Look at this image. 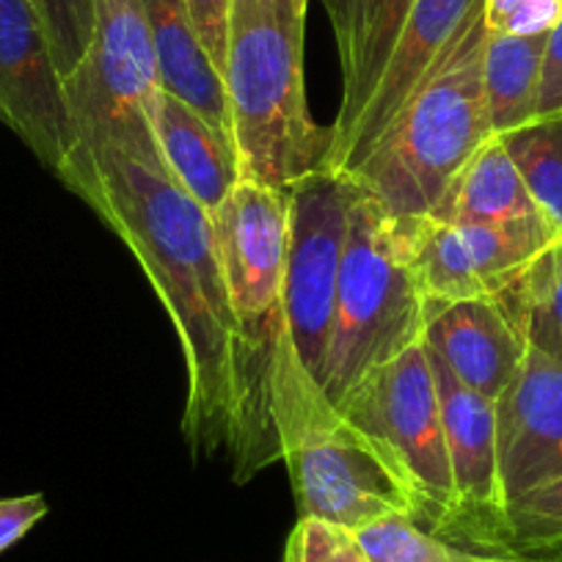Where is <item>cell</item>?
<instances>
[{"instance_id": "7c38bea8", "label": "cell", "mask_w": 562, "mask_h": 562, "mask_svg": "<svg viewBox=\"0 0 562 562\" xmlns=\"http://www.w3.org/2000/svg\"><path fill=\"white\" fill-rule=\"evenodd\" d=\"M480 3L483 0H416L359 122L323 169L350 175L375 149L416 91L439 72Z\"/></svg>"}, {"instance_id": "f1b7e54d", "label": "cell", "mask_w": 562, "mask_h": 562, "mask_svg": "<svg viewBox=\"0 0 562 562\" xmlns=\"http://www.w3.org/2000/svg\"><path fill=\"white\" fill-rule=\"evenodd\" d=\"M188 14L193 20L204 53L210 56L213 67L224 69L226 58V34H229V7L232 0H186Z\"/></svg>"}, {"instance_id": "5bb4252c", "label": "cell", "mask_w": 562, "mask_h": 562, "mask_svg": "<svg viewBox=\"0 0 562 562\" xmlns=\"http://www.w3.org/2000/svg\"><path fill=\"white\" fill-rule=\"evenodd\" d=\"M496 452L505 505L562 477V361L527 350L496 400Z\"/></svg>"}, {"instance_id": "5b68a950", "label": "cell", "mask_w": 562, "mask_h": 562, "mask_svg": "<svg viewBox=\"0 0 562 562\" xmlns=\"http://www.w3.org/2000/svg\"><path fill=\"white\" fill-rule=\"evenodd\" d=\"M483 3L439 72L416 91L350 180L394 218H428L463 166L494 138L485 100Z\"/></svg>"}, {"instance_id": "7a4b0ae2", "label": "cell", "mask_w": 562, "mask_h": 562, "mask_svg": "<svg viewBox=\"0 0 562 562\" xmlns=\"http://www.w3.org/2000/svg\"><path fill=\"white\" fill-rule=\"evenodd\" d=\"M210 221L237 328L229 458L237 483H248L281 461L273 389L284 345L290 188L240 180Z\"/></svg>"}, {"instance_id": "cb8c5ba5", "label": "cell", "mask_w": 562, "mask_h": 562, "mask_svg": "<svg viewBox=\"0 0 562 562\" xmlns=\"http://www.w3.org/2000/svg\"><path fill=\"white\" fill-rule=\"evenodd\" d=\"M370 562H456L461 546L447 543L411 516H386L353 532Z\"/></svg>"}, {"instance_id": "277c9868", "label": "cell", "mask_w": 562, "mask_h": 562, "mask_svg": "<svg viewBox=\"0 0 562 562\" xmlns=\"http://www.w3.org/2000/svg\"><path fill=\"white\" fill-rule=\"evenodd\" d=\"M356 196L359 186L348 175L326 169L290 186L284 345L273 389L281 458L339 422L326 397V359Z\"/></svg>"}, {"instance_id": "83f0119b", "label": "cell", "mask_w": 562, "mask_h": 562, "mask_svg": "<svg viewBox=\"0 0 562 562\" xmlns=\"http://www.w3.org/2000/svg\"><path fill=\"white\" fill-rule=\"evenodd\" d=\"M323 3H326L334 36H337L339 61H342V78H348L356 67V58H359L370 0H323Z\"/></svg>"}, {"instance_id": "3957f363", "label": "cell", "mask_w": 562, "mask_h": 562, "mask_svg": "<svg viewBox=\"0 0 562 562\" xmlns=\"http://www.w3.org/2000/svg\"><path fill=\"white\" fill-rule=\"evenodd\" d=\"M306 0H232L221 78L243 182L290 188L326 160L328 130L306 102Z\"/></svg>"}, {"instance_id": "4316f807", "label": "cell", "mask_w": 562, "mask_h": 562, "mask_svg": "<svg viewBox=\"0 0 562 562\" xmlns=\"http://www.w3.org/2000/svg\"><path fill=\"white\" fill-rule=\"evenodd\" d=\"M491 34H551L562 18V0H483Z\"/></svg>"}, {"instance_id": "d4e9b609", "label": "cell", "mask_w": 562, "mask_h": 562, "mask_svg": "<svg viewBox=\"0 0 562 562\" xmlns=\"http://www.w3.org/2000/svg\"><path fill=\"white\" fill-rule=\"evenodd\" d=\"M45 25L61 78L78 69L94 34V0H31Z\"/></svg>"}, {"instance_id": "30bf717a", "label": "cell", "mask_w": 562, "mask_h": 562, "mask_svg": "<svg viewBox=\"0 0 562 562\" xmlns=\"http://www.w3.org/2000/svg\"><path fill=\"white\" fill-rule=\"evenodd\" d=\"M301 518L334 524L348 532L386 516H411L414 499L386 458L339 416L323 434L284 452Z\"/></svg>"}, {"instance_id": "836d02e7", "label": "cell", "mask_w": 562, "mask_h": 562, "mask_svg": "<svg viewBox=\"0 0 562 562\" xmlns=\"http://www.w3.org/2000/svg\"><path fill=\"white\" fill-rule=\"evenodd\" d=\"M306 3H310V0H306Z\"/></svg>"}, {"instance_id": "d6986e66", "label": "cell", "mask_w": 562, "mask_h": 562, "mask_svg": "<svg viewBox=\"0 0 562 562\" xmlns=\"http://www.w3.org/2000/svg\"><path fill=\"white\" fill-rule=\"evenodd\" d=\"M546 45L549 34L510 36L488 31L483 78L494 135L513 133L538 116Z\"/></svg>"}, {"instance_id": "4dcf8cb0", "label": "cell", "mask_w": 562, "mask_h": 562, "mask_svg": "<svg viewBox=\"0 0 562 562\" xmlns=\"http://www.w3.org/2000/svg\"><path fill=\"white\" fill-rule=\"evenodd\" d=\"M562 111V18L549 34L543 58V75H540L538 116Z\"/></svg>"}, {"instance_id": "ba28073f", "label": "cell", "mask_w": 562, "mask_h": 562, "mask_svg": "<svg viewBox=\"0 0 562 562\" xmlns=\"http://www.w3.org/2000/svg\"><path fill=\"white\" fill-rule=\"evenodd\" d=\"M337 414L359 430L403 480L416 524L445 535L456 518L441 400L425 342L372 372Z\"/></svg>"}, {"instance_id": "603a6c76", "label": "cell", "mask_w": 562, "mask_h": 562, "mask_svg": "<svg viewBox=\"0 0 562 562\" xmlns=\"http://www.w3.org/2000/svg\"><path fill=\"white\" fill-rule=\"evenodd\" d=\"M496 546L527 557L562 554V477L507 502Z\"/></svg>"}, {"instance_id": "d6a6232c", "label": "cell", "mask_w": 562, "mask_h": 562, "mask_svg": "<svg viewBox=\"0 0 562 562\" xmlns=\"http://www.w3.org/2000/svg\"><path fill=\"white\" fill-rule=\"evenodd\" d=\"M551 560H554V562H562V554H560V557H551Z\"/></svg>"}, {"instance_id": "4fadbf2b", "label": "cell", "mask_w": 562, "mask_h": 562, "mask_svg": "<svg viewBox=\"0 0 562 562\" xmlns=\"http://www.w3.org/2000/svg\"><path fill=\"white\" fill-rule=\"evenodd\" d=\"M428 356L439 389L447 458L456 491V518L441 540L496 546L505 513L496 452V403L463 386L430 350Z\"/></svg>"}, {"instance_id": "ac0fdd59", "label": "cell", "mask_w": 562, "mask_h": 562, "mask_svg": "<svg viewBox=\"0 0 562 562\" xmlns=\"http://www.w3.org/2000/svg\"><path fill=\"white\" fill-rule=\"evenodd\" d=\"M428 218L441 224H505V221L543 218L529 196L521 171L499 135L488 138L463 166Z\"/></svg>"}, {"instance_id": "484cf974", "label": "cell", "mask_w": 562, "mask_h": 562, "mask_svg": "<svg viewBox=\"0 0 562 562\" xmlns=\"http://www.w3.org/2000/svg\"><path fill=\"white\" fill-rule=\"evenodd\" d=\"M284 562H370L353 532L317 518H299Z\"/></svg>"}, {"instance_id": "8992f818", "label": "cell", "mask_w": 562, "mask_h": 562, "mask_svg": "<svg viewBox=\"0 0 562 562\" xmlns=\"http://www.w3.org/2000/svg\"><path fill=\"white\" fill-rule=\"evenodd\" d=\"M428 299L411 259L408 224L359 188L350 207L337 310L326 359V397L337 411L367 378L422 345Z\"/></svg>"}, {"instance_id": "8fae6325", "label": "cell", "mask_w": 562, "mask_h": 562, "mask_svg": "<svg viewBox=\"0 0 562 562\" xmlns=\"http://www.w3.org/2000/svg\"><path fill=\"white\" fill-rule=\"evenodd\" d=\"M0 119L58 175L72 127L64 78L31 0H0Z\"/></svg>"}, {"instance_id": "ffe728a7", "label": "cell", "mask_w": 562, "mask_h": 562, "mask_svg": "<svg viewBox=\"0 0 562 562\" xmlns=\"http://www.w3.org/2000/svg\"><path fill=\"white\" fill-rule=\"evenodd\" d=\"M414 3L416 0H370L359 58H356L353 72L342 78V102H339L337 119L328 127L326 160L342 147L353 124L359 122L361 111H364L367 100H370L378 80H381L383 67H386L389 56H392L394 42H397ZM326 160H323V166H326Z\"/></svg>"}, {"instance_id": "f546056e", "label": "cell", "mask_w": 562, "mask_h": 562, "mask_svg": "<svg viewBox=\"0 0 562 562\" xmlns=\"http://www.w3.org/2000/svg\"><path fill=\"white\" fill-rule=\"evenodd\" d=\"M47 510H50V505H47L45 494L0 499V554L18 546L47 516Z\"/></svg>"}, {"instance_id": "44dd1931", "label": "cell", "mask_w": 562, "mask_h": 562, "mask_svg": "<svg viewBox=\"0 0 562 562\" xmlns=\"http://www.w3.org/2000/svg\"><path fill=\"white\" fill-rule=\"evenodd\" d=\"M546 224L562 237V111L499 135Z\"/></svg>"}, {"instance_id": "6da1fadb", "label": "cell", "mask_w": 562, "mask_h": 562, "mask_svg": "<svg viewBox=\"0 0 562 562\" xmlns=\"http://www.w3.org/2000/svg\"><path fill=\"white\" fill-rule=\"evenodd\" d=\"M56 177L122 237L169 312L188 370L182 430L191 452L229 450L237 328L210 215L166 166L119 149L67 155Z\"/></svg>"}, {"instance_id": "e0dca14e", "label": "cell", "mask_w": 562, "mask_h": 562, "mask_svg": "<svg viewBox=\"0 0 562 562\" xmlns=\"http://www.w3.org/2000/svg\"><path fill=\"white\" fill-rule=\"evenodd\" d=\"M140 7L153 34L164 91L188 102L232 140L224 78L204 53L186 0H140Z\"/></svg>"}, {"instance_id": "1f68e13d", "label": "cell", "mask_w": 562, "mask_h": 562, "mask_svg": "<svg viewBox=\"0 0 562 562\" xmlns=\"http://www.w3.org/2000/svg\"><path fill=\"white\" fill-rule=\"evenodd\" d=\"M461 546V557L456 562H554L551 557H527L516 554V551L499 549V546H469V543H456Z\"/></svg>"}, {"instance_id": "9c48e42d", "label": "cell", "mask_w": 562, "mask_h": 562, "mask_svg": "<svg viewBox=\"0 0 562 562\" xmlns=\"http://www.w3.org/2000/svg\"><path fill=\"white\" fill-rule=\"evenodd\" d=\"M422 293L434 306L472 299H499L518 284L535 259L557 240L546 218L505 224H441L403 218Z\"/></svg>"}, {"instance_id": "52a82bcc", "label": "cell", "mask_w": 562, "mask_h": 562, "mask_svg": "<svg viewBox=\"0 0 562 562\" xmlns=\"http://www.w3.org/2000/svg\"><path fill=\"white\" fill-rule=\"evenodd\" d=\"M160 91L158 56L140 0H94L91 45L78 69L64 78L72 127L69 155L119 149L164 166L153 130Z\"/></svg>"}, {"instance_id": "2e32d148", "label": "cell", "mask_w": 562, "mask_h": 562, "mask_svg": "<svg viewBox=\"0 0 562 562\" xmlns=\"http://www.w3.org/2000/svg\"><path fill=\"white\" fill-rule=\"evenodd\" d=\"M153 130L171 180L213 215L240 182L235 144L169 91H160Z\"/></svg>"}, {"instance_id": "9a60e30c", "label": "cell", "mask_w": 562, "mask_h": 562, "mask_svg": "<svg viewBox=\"0 0 562 562\" xmlns=\"http://www.w3.org/2000/svg\"><path fill=\"white\" fill-rule=\"evenodd\" d=\"M422 342L463 386L494 403L510 386L529 350L502 295L434 306Z\"/></svg>"}, {"instance_id": "7402d4cb", "label": "cell", "mask_w": 562, "mask_h": 562, "mask_svg": "<svg viewBox=\"0 0 562 562\" xmlns=\"http://www.w3.org/2000/svg\"><path fill=\"white\" fill-rule=\"evenodd\" d=\"M502 299L510 304L529 348L562 361V237L535 259Z\"/></svg>"}]
</instances>
